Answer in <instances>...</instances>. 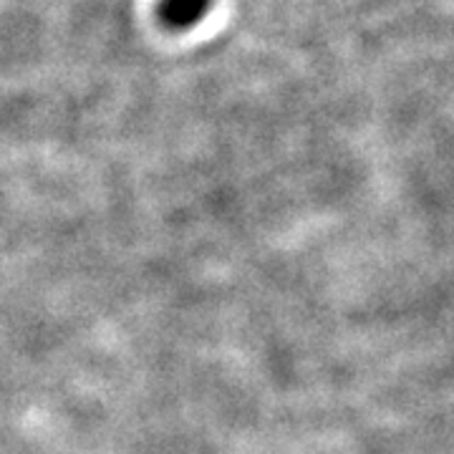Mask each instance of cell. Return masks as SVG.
<instances>
[{"label":"cell","mask_w":454,"mask_h":454,"mask_svg":"<svg viewBox=\"0 0 454 454\" xmlns=\"http://www.w3.org/2000/svg\"><path fill=\"white\" fill-rule=\"evenodd\" d=\"M210 0H162V20L172 28H190L205 16Z\"/></svg>","instance_id":"cell-1"}]
</instances>
